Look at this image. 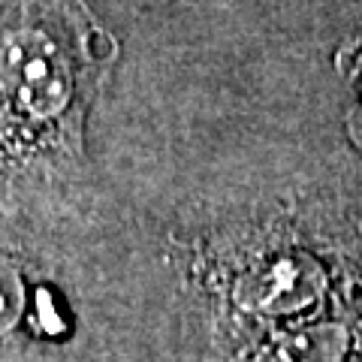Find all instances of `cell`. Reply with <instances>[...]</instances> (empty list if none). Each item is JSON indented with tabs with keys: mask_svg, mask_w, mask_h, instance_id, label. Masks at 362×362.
Here are the masks:
<instances>
[{
	"mask_svg": "<svg viewBox=\"0 0 362 362\" xmlns=\"http://www.w3.org/2000/svg\"><path fill=\"white\" fill-rule=\"evenodd\" d=\"M115 45L82 0H21L0 30V142H70Z\"/></svg>",
	"mask_w": 362,
	"mask_h": 362,
	"instance_id": "obj_1",
	"label": "cell"
},
{
	"mask_svg": "<svg viewBox=\"0 0 362 362\" xmlns=\"http://www.w3.org/2000/svg\"><path fill=\"white\" fill-rule=\"evenodd\" d=\"M338 66H341V73L347 78V88H350L347 136L362 154V40L350 42L347 49H341V54H338Z\"/></svg>",
	"mask_w": 362,
	"mask_h": 362,
	"instance_id": "obj_2",
	"label": "cell"
}]
</instances>
